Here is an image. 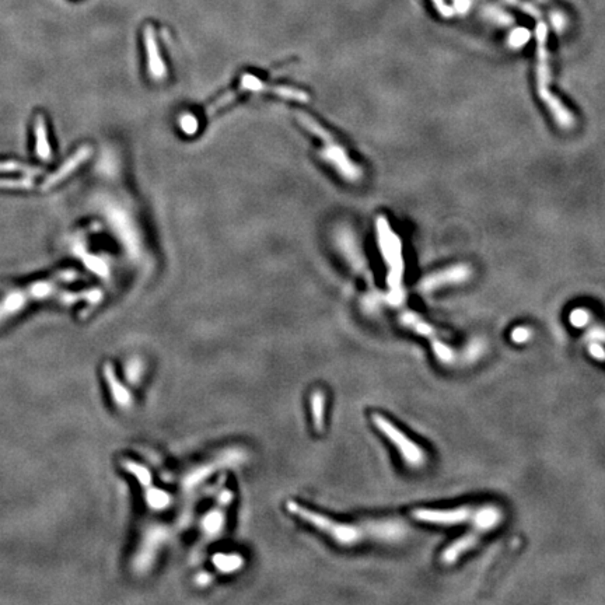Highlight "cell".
Here are the masks:
<instances>
[{"mask_svg": "<svg viewBox=\"0 0 605 605\" xmlns=\"http://www.w3.org/2000/svg\"><path fill=\"white\" fill-rule=\"evenodd\" d=\"M286 509L298 517L300 520L309 523L310 526L316 527L325 535H328L334 542L342 545V547H353L357 544H362L366 540H370V529L369 522H363L359 524H349L337 522L328 516H324L318 512L310 510L305 506H301L297 501L289 500L286 503Z\"/></svg>", "mask_w": 605, "mask_h": 605, "instance_id": "obj_1", "label": "cell"}, {"mask_svg": "<svg viewBox=\"0 0 605 605\" xmlns=\"http://www.w3.org/2000/svg\"><path fill=\"white\" fill-rule=\"evenodd\" d=\"M547 41V26L544 23H540L537 26V44H538V94L542 98L544 103L549 107L552 111L555 120L559 122L563 128H570L574 122L573 115L562 106L560 101L549 91V67H548V54L545 48Z\"/></svg>", "mask_w": 605, "mask_h": 605, "instance_id": "obj_2", "label": "cell"}, {"mask_svg": "<svg viewBox=\"0 0 605 605\" xmlns=\"http://www.w3.org/2000/svg\"><path fill=\"white\" fill-rule=\"evenodd\" d=\"M371 421L374 426L396 447L398 453L407 465L412 468H419L425 464L426 455L421 446H418L405 433L399 430L398 426H395L389 419H387L381 414H373Z\"/></svg>", "mask_w": 605, "mask_h": 605, "instance_id": "obj_3", "label": "cell"}, {"mask_svg": "<svg viewBox=\"0 0 605 605\" xmlns=\"http://www.w3.org/2000/svg\"><path fill=\"white\" fill-rule=\"evenodd\" d=\"M233 501V493L230 490H222L216 499L215 508H212L202 519L200 531L202 540L209 542L218 540L226 526V510Z\"/></svg>", "mask_w": 605, "mask_h": 605, "instance_id": "obj_4", "label": "cell"}, {"mask_svg": "<svg viewBox=\"0 0 605 605\" xmlns=\"http://www.w3.org/2000/svg\"><path fill=\"white\" fill-rule=\"evenodd\" d=\"M476 509L472 508H458V509H418L414 512V519L430 523V524H439V526H455L465 522H472V517L475 515Z\"/></svg>", "mask_w": 605, "mask_h": 605, "instance_id": "obj_5", "label": "cell"}, {"mask_svg": "<svg viewBox=\"0 0 605 605\" xmlns=\"http://www.w3.org/2000/svg\"><path fill=\"white\" fill-rule=\"evenodd\" d=\"M244 458H245V453L244 451H241L239 449H236V450L234 449L233 450H227V451L219 454L213 461H211V462H208L205 465H200L196 469H193V472L186 476L185 485L188 487H193L197 483H200V481H204L211 474L216 472L218 468H222V467H225V468L226 467H234V465L243 462Z\"/></svg>", "mask_w": 605, "mask_h": 605, "instance_id": "obj_6", "label": "cell"}, {"mask_svg": "<svg viewBox=\"0 0 605 605\" xmlns=\"http://www.w3.org/2000/svg\"><path fill=\"white\" fill-rule=\"evenodd\" d=\"M301 121L306 124L307 128H310L312 131L317 132L318 136H321V138L327 142V149H325V154H327V157H328V159H330L335 166H338L339 171H341L345 177L356 178V177L359 175L357 168H356V167H355V166L348 160V157L345 156V153L342 152V149L338 147V145L335 146V145L331 143V139H330L328 134H327V132L324 134V131L317 125V122H313V121H312L310 118H307V117H301Z\"/></svg>", "mask_w": 605, "mask_h": 605, "instance_id": "obj_7", "label": "cell"}, {"mask_svg": "<svg viewBox=\"0 0 605 605\" xmlns=\"http://www.w3.org/2000/svg\"><path fill=\"white\" fill-rule=\"evenodd\" d=\"M370 538L381 542H396L407 535V524L395 519L367 520Z\"/></svg>", "mask_w": 605, "mask_h": 605, "instance_id": "obj_8", "label": "cell"}, {"mask_svg": "<svg viewBox=\"0 0 605 605\" xmlns=\"http://www.w3.org/2000/svg\"><path fill=\"white\" fill-rule=\"evenodd\" d=\"M471 275V269L467 265H455L451 266L446 271L437 272L430 275L429 277L424 279V282L421 283V290L422 291H432L435 289H439L442 286L446 284H455V283H461L464 280H467Z\"/></svg>", "mask_w": 605, "mask_h": 605, "instance_id": "obj_9", "label": "cell"}, {"mask_svg": "<svg viewBox=\"0 0 605 605\" xmlns=\"http://www.w3.org/2000/svg\"><path fill=\"white\" fill-rule=\"evenodd\" d=\"M92 153V149L86 145L83 147H80L74 154H72L54 174H51L42 184V189H51L55 185H58L59 182H62L66 177H69L70 174H73L77 167H80Z\"/></svg>", "mask_w": 605, "mask_h": 605, "instance_id": "obj_10", "label": "cell"}, {"mask_svg": "<svg viewBox=\"0 0 605 605\" xmlns=\"http://www.w3.org/2000/svg\"><path fill=\"white\" fill-rule=\"evenodd\" d=\"M478 541H479V531L462 535L461 538H458L444 549V552L442 554V562L444 565L455 563L457 559L462 556L467 551L472 549L478 544Z\"/></svg>", "mask_w": 605, "mask_h": 605, "instance_id": "obj_11", "label": "cell"}, {"mask_svg": "<svg viewBox=\"0 0 605 605\" xmlns=\"http://www.w3.org/2000/svg\"><path fill=\"white\" fill-rule=\"evenodd\" d=\"M501 510L496 506H485L475 510L472 523L479 533L489 531L494 529L501 522Z\"/></svg>", "mask_w": 605, "mask_h": 605, "instance_id": "obj_12", "label": "cell"}, {"mask_svg": "<svg viewBox=\"0 0 605 605\" xmlns=\"http://www.w3.org/2000/svg\"><path fill=\"white\" fill-rule=\"evenodd\" d=\"M325 407H327V395L321 389H316L310 395V411L314 429L317 432H323L325 426Z\"/></svg>", "mask_w": 605, "mask_h": 605, "instance_id": "obj_13", "label": "cell"}, {"mask_svg": "<svg viewBox=\"0 0 605 605\" xmlns=\"http://www.w3.org/2000/svg\"><path fill=\"white\" fill-rule=\"evenodd\" d=\"M145 42H146V48L149 52V67L150 72L154 76H161L164 73V66L161 62V58L159 55V49H157V42L154 38V31L153 27L149 24L145 27Z\"/></svg>", "mask_w": 605, "mask_h": 605, "instance_id": "obj_14", "label": "cell"}, {"mask_svg": "<svg viewBox=\"0 0 605 605\" xmlns=\"http://www.w3.org/2000/svg\"><path fill=\"white\" fill-rule=\"evenodd\" d=\"M35 134H37V154L42 160L51 159V147L48 142V134H47V121L44 115H37L35 118Z\"/></svg>", "mask_w": 605, "mask_h": 605, "instance_id": "obj_15", "label": "cell"}, {"mask_svg": "<svg viewBox=\"0 0 605 605\" xmlns=\"http://www.w3.org/2000/svg\"><path fill=\"white\" fill-rule=\"evenodd\" d=\"M401 323L405 325V327H408V328H411V330H414L417 334H419V335H424V337H428V338H435V330L429 325V324H426L421 317H418L417 314H414V313H405L403 314L402 317H401Z\"/></svg>", "mask_w": 605, "mask_h": 605, "instance_id": "obj_16", "label": "cell"}, {"mask_svg": "<svg viewBox=\"0 0 605 605\" xmlns=\"http://www.w3.org/2000/svg\"><path fill=\"white\" fill-rule=\"evenodd\" d=\"M244 560L237 554H218L213 558V565L222 572V573H233L239 570L243 566Z\"/></svg>", "mask_w": 605, "mask_h": 605, "instance_id": "obj_17", "label": "cell"}, {"mask_svg": "<svg viewBox=\"0 0 605 605\" xmlns=\"http://www.w3.org/2000/svg\"><path fill=\"white\" fill-rule=\"evenodd\" d=\"M0 172H24L29 175L41 174V168L31 167L19 161H0Z\"/></svg>", "mask_w": 605, "mask_h": 605, "instance_id": "obj_18", "label": "cell"}, {"mask_svg": "<svg viewBox=\"0 0 605 605\" xmlns=\"http://www.w3.org/2000/svg\"><path fill=\"white\" fill-rule=\"evenodd\" d=\"M432 346H433L435 355L439 357L440 362H443V363L454 362V352L447 345H444L442 341H439L436 337L432 338Z\"/></svg>", "mask_w": 605, "mask_h": 605, "instance_id": "obj_19", "label": "cell"}, {"mask_svg": "<svg viewBox=\"0 0 605 605\" xmlns=\"http://www.w3.org/2000/svg\"><path fill=\"white\" fill-rule=\"evenodd\" d=\"M569 320H570L573 327L583 328V327H586L590 323V314L586 310H583V309H576V310H573L570 313Z\"/></svg>", "mask_w": 605, "mask_h": 605, "instance_id": "obj_20", "label": "cell"}, {"mask_svg": "<svg viewBox=\"0 0 605 605\" xmlns=\"http://www.w3.org/2000/svg\"><path fill=\"white\" fill-rule=\"evenodd\" d=\"M531 338V330L526 327H519L512 331V341L516 344H526Z\"/></svg>", "mask_w": 605, "mask_h": 605, "instance_id": "obj_21", "label": "cell"}, {"mask_svg": "<svg viewBox=\"0 0 605 605\" xmlns=\"http://www.w3.org/2000/svg\"><path fill=\"white\" fill-rule=\"evenodd\" d=\"M33 184L30 179H0V188H31Z\"/></svg>", "mask_w": 605, "mask_h": 605, "instance_id": "obj_22", "label": "cell"}, {"mask_svg": "<svg viewBox=\"0 0 605 605\" xmlns=\"http://www.w3.org/2000/svg\"><path fill=\"white\" fill-rule=\"evenodd\" d=\"M588 352L592 357H595L598 360H605V350H604V348H601L599 344L591 342L588 346Z\"/></svg>", "mask_w": 605, "mask_h": 605, "instance_id": "obj_23", "label": "cell"}, {"mask_svg": "<svg viewBox=\"0 0 605 605\" xmlns=\"http://www.w3.org/2000/svg\"><path fill=\"white\" fill-rule=\"evenodd\" d=\"M527 40H529V31H526V30H519L512 35V44L517 45V47L523 45Z\"/></svg>", "mask_w": 605, "mask_h": 605, "instance_id": "obj_24", "label": "cell"}, {"mask_svg": "<svg viewBox=\"0 0 605 605\" xmlns=\"http://www.w3.org/2000/svg\"><path fill=\"white\" fill-rule=\"evenodd\" d=\"M588 339L594 341V342H605V331L601 328H594L592 331L588 332Z\"/></svg>", "mask_w": 605, "mask_h": 605, "instance_id": "obj_25", "label": "cell"}, {"mask_svg": "<svg viewBox=\"0 0 605 605\" xmlns=\"http://www.w3.org/2000/svg\"><path fill=\"white\" fill-rule=\"evenodd\" d=\"M211 580H212V577H211L208 573H202V574L199 576V579H197V584H200V586H207L208 583H211Z\"/></svg>", "mask_w": 605, "mask_h": 605, "instance_id": "obj_26", "label": "cell"}]
</instances>
